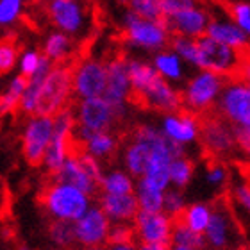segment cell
<instances>
[{
	"label": "cell",
	"instance_id": "cell-20",
	"mask_svg": "<svg viewBox=\"0 0 250 250\" xmlns=\"http://www.w3.org/2000/svg\"><path fill=\"white\" fill-rule=\"evenodd\" d=\"M163 130L168 138H172L179 143L193 141L198 136V115L183 107L177 115L165 118Z\"/></svg>",
	"mask_w": 250,
	"mask_h": 250
},
{
	"label": "cell",
	"instance_id": "cell-37",
	"mask_svg": "<svg viewBox=\"0 0 250 250\" xmlns=\"http://www.w3.org/2000/svg\"><path fill=\"white\" fill-rule=\"evenodd\" d=\"M193 173V163L186 157H175L172 161V167H170V179L172 183L179 188H184L189 179H191Z\"/></svg>",
	"mask_w": 250,
	"mask_h": 250
},
{
	"label": "cell",
	"instance_id": "cell-5",
	"mask_svg": "<svg viewBox=\"0 0 250 250\" xmlns=\"http://www.w3.org/2000/svg\"><path fill=\"white\" fill-rule=\"evenodd\" d=\"M227 77L218 75L209 70H198L189 81L183 91V107L191 111L195 115H200L204 111L211 109V105L216 102L222 89L225 86Z\"/></svg>",
	"mask_w": 250,
	"mask_h": 250
},
{
	"label": "cell",
	"instance_id": "cell-18",
	"mask_svg": "<svg viewBox=\"0 0 250 250\" xmlns=\"http://www.w3.org/2000/svg\"><path fill=\"white\" fill-rule=\"evenodd\" d=\"M208 36H211L216 42L224 43L227 47H232L240 52L250 50V36L245 31H241L230 18H220L213 16L208 27Z\"/></svg>",
	"mask_w": 250,
	"mask_h": 250
},
{
	"label": "cell",
	"instance_id": "cell-41",
	"mask_svg": "<svg viewBox=\"0 0 250 250\" xmlns=\"http://www.w3.org/2000/svg\"><path fill=\"white\" fill-rule=\"evenodd\" d=\"M42 59L43 56L36 52V50H25V52H21L20 56V73L21 75H25V77H31L36 73V70L40 68L42 64Z\"/></svg>",
	"mask_w": 250,
	"mask_h": 250
},
{
	"label": "cell",
	"instance_id": "cell-47",
	"mask_svg": "<svg viewBox=\"0 0 250 250\" xmlns=\"http://www.w3.org/2000/svg\"><path fill=\"white\" fill-rule=\"evenodd\" d=\"M238 77H241L243 81L250 83V50H249V52H245V56H243V61H241Z\"/></svg>",
	"mask_w": 250,
	"mask_h": 250
},
{
	"label": "cell",
	"instance_id": "cell-17",
	"mask_svg": "<svg viewBox=\"0 0 250 250\" xmlns=\"http://www.w3.org/2000/svg\"><path fill=\"white\" fill-rule=\"evenodd\" d=\"M48 16L59 31L79 34L86 23V13L81 0H48Z\"/></svg>",
	"mask_w": 250,
	"mask_h": 250
},
{
	"label": "cell",
	"instance_id": "cell-19",
	"mask_svg": "<svg viewBox=\"0 0 250 250\" xmlns=\"http://www.w3.org/2000/svg\"><path fill=\"white\" fill-rule=\"evenodd\" d=\"M100 208L104 209V213L109 216V220L118 222V224L134 220L136 214L140 213V202L134 193H127V195L104 193L100 197Z\"/></svg>",
	"mask_w": 250,
	"mask_h": 250
},
{
	"label": "cell",
	"instance_id": "cell-34",
	"mask_svg": "<svg viewBox=\"0 0 250 250\" xmlns=\"http://www.w3.org/2000/svg\"><path fill=\"white\" fill-rule=\"evenodd\" d=\"M125 7L141 18L148 20H165L161 0H125Z\"/></svg>",
	"mask_w": 250,
	"mask_h": 250
},
{
	"label": "cell",
	"instance_id": "cell-23",
	"mask_svg": "<svg viewBox=\"0 0 250 250\" xmlns=\"http://www.w3.org/2000/svg\"><path fill=\"white\" fill-rule=\"evenodd\" d=\"M129 75H130V91L129 102L136 97H140L148 86H150L157 77L159 72L156 70V66L152 62L141 61V59H129Z\"/></svg>",
	"mask_w": 250,
	"mask_h": 250
},
{
	"label": "cell",
	"instance_id": "cell-32",
	"mask_svg": "<svg viewBox=\"0 0 250 250\" xmlns=\"http://www.w3.org/2000/svg\"><path fill=\"white\" fill-rule=\"evenodd\" d=\"M48 234L50 240L59 245L61 249H68L77 241L75 236V222H68V220H54L48 225Z\"/></svg>",
	"mask_w": 250,
	"mask_h": 250
},
{
	"label": "cell",
	"instance_id": "cell-52",
	"mask_svg": "<svg viewBox=\"0 0 250 250\" xmlns=\"http://www.w3.org/2000/svg\"><path fill=\"white\" fill-rule=\"evenodd\" d=\"M20 250H31V249H29V247H21Z\"/></svg>",
	"mask_w": 250,
	"mask_h": 250
},
{
	"label": "cell",
	"instance_id": "cell-1",
	"mask_svg": "<svg viewBox=\"0 0 250 250\" xmlns=\"http://www.w3.org/2000/svg\"><path fill=\"white\" fill-rule=\"evenodd\" d=\"M40 202L54 220L77 222L89 209V195L72 184L52 181L42 189Z\"/></svg>",
	"mask_w": 250,
	"mask_h": 250
},
{
	"label": "cell",
	"instance_id": "cell-4",
	"mask_svg": "<svg viewBox=\"0 0 250 250\" xmlns=\"http://www.w3.org/2000/svg\"><path fill=\"white\" fill-rule=\"evenodd\" d=\"M198 43V70H209L224 77H234L240 72L241 61L245 52H240L232 47L216 42L211 36H202L197 40Z\"/></svg>",
	"mask_w": 250,
	"mask_h": 250
},
{
	"label": "cell",
	"instance_id": "cell-39",
	"mask_svg": "<svg viewBox=\"0 0 250 250\" xmlns=\"http://www.w3.org/2000/svg\"><path fill=\"white\" fill-rule=\"evenodd\" d=\"M25 0H0V25H11L23 11Z\"/></svg>",
	"mask_w": 250,
	"mask_h": 250
},
{
	"label": "cell",
	"instance_id": "cell-42",
	"mask_svg": "<svg viewBox=\"0 0 250 250\" xmlns=\"http://www.w3.org/2000/svg\"><path fill=\"white\" fill-rule=\"evenodd\" d=\"M161 5L165 18H170V16L177 15L181 11L197 7V5H200V2L198 0H161Z\"/></svg>",
	"mask_w": 250,
	"mask_h": 250
},
{
	"label": "cell",
	"instance_id": "cell-38",
	"mask_svg": "<svg viewBox=\"0 0 250 250\" xmlns=\"http://www.w3.org/2000/svg\"><path fill=\"white\" fill-rule=\"evenodd\" d=\"M229 18L245 31L250 36V2L249 0H236L229 5Z\"/></svg>",
	"mask_w": 250,
	"mask_h": 250
},
{
	"label": "cell",
	"instance_id": "cell-12",
	"mask_svg": "<svg viewBox=\"0 0 250 250\" xmlns=\"http://www.w3.org/2000/svg\"><path fill=\"white\" fill-rule=\"evenodd\" d=\"M132 104L143 109H156L165 111V113H179L183 109V93H179L172 88L165 77H159L148 86V88L136 99L130 100Z\"/></svg>",
	"mask_w": 250,
	"mask_h": 250
},
{
	"label": "cell",
	"instance_id": "cell-36",
	"mask_svg": "<svg viewBox=\"0 0 250 250\" xmlns=\"http://www.w3.org/2000/svg\"><path fill=\"white\" fill-rule=\"evenodd\" d=\"M18 59V45L13 38H5L0 42V77L9 73L15 68Z\"/></svg>",
	"mask_w": 250,
	"mask_h": 250
},
{
	"label": "cell",
	"instance_id": "cell-48",
	"mask_svg": "<svg viewBox=\"0 0 250 250\" xmlns=\"http://www.w3.org/2000/svg\"><path fill=\"white\" fill-rule=\"evenodd\" d=\"M105 250H138L134 247V241L132 243H116V245H109Z\"/></svg>",
	"mask_w": 250,
	"mask_h": 250
},
{
	"label": "cell",
	"instance_id": "cell-44",
	"mask_svg": "<svg viewBox=\"0 0 250 250\" xmlns=\"http://www.w3.org/2000/svg\"><path fill=\"white\" fill-rule=\"evenodd\" d=\"M234 197H236V200H238V202H240L241 206H243V208L250 213V183L236 186Z\"/></svg>",
	"mask_w": 250,
	"mask_h": 250
},
{
	"label": "cell",
	"instance_id": "cell-50",
	"mask_svg": "<svg viewBox=\"0 0 250 250\" xmlns=\"http://www.w3.org/2000/svg\"><path fill=\"white\" fill-rule=\"evenodd\" d=\"M81 250H104L102 247H83Z\"/></svg>",
	"mask_w": 250,
	"mask_h": 250
},
{
	"label": "cell",
	"instance_id": "cell-49",
	"mask_svg": "<svg viewBox=\"0 0 250 250\" xmlns=\"http://www.w3.org/2000/svg\"><path fill=\"white\" fill-rule=\"evenodd\" d=\"M140 250H170L168 245H159V243H143Z\"/></svg>",
	"mask_w": 250,
	"mask_h": 250
},
{
	"label": "cell",
	"instance_id": "cell-53",
	"mask_svg": "<svg viewBox=\"0 0 250 250\" xmlns=\"http://www.w3.org/2000/svg\"><path fill=\"white\" fill-rule=\"evenodd\" d=\"M56 250H64V249H56Z\"/></svg>",
	"mask_w": 250,
	"mask_h": 250
},
{
	"label": "cell",
	"instance_id": "cell-21",
	"mask_svg": "<svg viewBox=\"0 0 250 250\" xmlns=\"http://www.w3.org/2000/svg\"><path fill=\"white\" fill-rule=\"evenodd\" d=\"M50 177H52V181H58V183L72 184V186L83 189L88 195H95L100 186L99 183H95L93 179L86 173V170H84L83 165L79 163V159L75 156L68 157L66 161H64V165L61 167V170L56 172L54 175H50Z\"/></svg>",
	"mask_w": 250,
	"mask_h": 250
},
{
	"label": "cell",
	"instance_id": "cell-31",
	"mask_svg": "<svg viewBox=\"0 0 250 250\" xmlns=\"http://www.w3.org/2000/svg\"><path fill=\"white\" fill-rule=\"evenodd\" d=\"M172 241L177 247H191L198 250L206 247V238L179 220H172Z\"/></svg>",
	"mask_w": 250,
	"mask_h": 250
},
{
	"label": "cell",
	"instance_id": "cell-22",
	"mask_svg": "<svg viewBox=\"0 0 250 250\" xmlns=\"http://www.w3.org/2000/svg\"><path fill=\"white\" fill-rule=\"evenodd\" d=\"M50 70H52V61L47 56H43L42 64L36 70V73L31 75V77H27L29 81H27L25 93L21 97V104H20V111H23L25 115H36L40 93H42L43 83H45L47 75L50 73Z\"/></svg>",
	"mask_w": 250,
	"mask_h": 250
},
{
	"label": "cell",
	"instance_id": "cell-9",
	"mask_svg": "<svg viewBox=\"0 0 250 250\" xmlns=\"http://www.w3.org/2000/svg\"><path fill=\"white\" fill-rule=\"evenodd\" d=\"M54 136V116L34 115L23 130V157L31 167H40Z\"/></svg>",
	"mask_w": 250,
	"mask_h": 250
},
{
	"label": "cell",
	"instance_id": "cell-13",
	"mask_svg": "<svg viewBox=\"0 0 250 250\" xmlns=\"http://www.w3.org/2000/svg\"><path fill=\"white\" fill-rule=\"evenodd\" d=\"M109 230V216L104 213V209L97 206L89 208L75 222L77 243H81L83 247H100L102 243H107Z\"/></svg>",
	"mask_w": 250,
	"mask_h": 250
},
{
	"label": "cell",
	"instance_id": "cell-14",
	"mask_svg": "<svg viewBox=\"0 0 250 250\" xmlns=\"http://www.w3.org/2000/svg\"><path fill=\"white\" fill-rule=\"evenodd\" d=\"M136 236L143 243H159V245H168L172 241V218L168 214L154 213V211H143L134 218Z\"/></svg>",
	"mask_w": 250,
	"mask_h": 250
},
{
	"label": "cell",
	"instance_id": "cell-35",
	"mask_svg": "<svg viewBox=\"0 0 250 250\" xmlns=\"http://www.w3.org/2000/svg\"><path fill=\"white\" fill-rule=\"evenodd\" d=\"M100 188L104 189V193H111V195H127L134 191L132 179L124 172H111L104 175Z\"/></svg>",
	"mask_w": 250,
	"mask_h": 250
},
{
	"label": "cell",
	"instance_id": "cell-45",
	"mask_svg": "<svg viewBox=\"0 0 250 250\" xmlns=\"http://www.w3.org/2000/svg\"><path fill=\"white\" fill-rule=\"evenodd\" d=\"M236 141L247 154H250V127H236Z\"/></svg>",
	"mask_w": 250,
	"mask_h": 250
},
{
	"label": "cell",
	"instance_id": "cell-51",
	"mask_svg": "<svg viewBox=\"0 0 250 250\" xmlns=\"http://www.w3.org/2000/svg\"><path fill=\"white\" fill-rule=\"evenodd\" d=\"M173 250H198V249H191V247H175Z\"/></svg>",
	"mask_w": 250,
	"mask_h": 250
},
{
	"label": "cell",
	"instance_id": "cell-30",
	"mask_svg": "<svg viewBox=\"0 0 250 250\" xmlns=\"http://www.w3.org/2000/svg\"><path fill=\"white\" fill-rule=\"evenodd\" d=\"M84 150L89 152L91 156L99 157H109L116 150V138L111 134L109 130L105 132H93L88 140L83 141Z\"/></svg>",
	"mask_w": 250,
	"mask_h": 250
},
{
	"label": "cell",
	"instance_id": "cell-46",
	"mask_svg": "<svg viewBox=\"0 0 250 250\" xmlns=\"http://www.w3.org/2000/svg\"><path fill=\"white\" fill-rule=\"evenodd\" d=\"M208 179L213 184H222L225 181V168L222 165H213V167L209 168Z\"/></svg>",
	"mask_w": 250,
	"mask_h": 250
},
{
	"label": "cell",
	"instance_id": "cell-2",
	"mask_svg": "<svg viewBox=\"0 0 250 250\" xmlns=\"http://www.w3.org/2000/svg\"><path fill=\"white\" fill-rule=\"evenodd\" d=\"M125 42L130 47L146 50V52H159L170 47L172 32L168 29L167 20H148L141 18L132 11H125L122 16Z\"/></svg>",
	"mask_w": 250,
	"mask_h": 250
},
{
	"label": "cell",
	"instance_id": "cell-10",
	"mask_svg": "<svg viewBox=\"0 0 250 250\" xmlns=\"http://www.w3.org/2000/svg\"><path fill=\"white\" fill-rule=\"evenodd\" d=\"M107 86V62L83 59L73 66V93L79 99L102 97Z\"/></svg>",
	"mask_w": 250,
	"mask_h": 250
},
{
	"label": "cell",
	"instance_id": "cell-3",
	"mask_svg": "<svg viewBox=\"0 0 250 250\" xmlns=\"http://www.w3.org/2000/svg\"><path fill=\"white\" fill-rule=\"evenodd\" d=\"M73 93V64L68 61L58 62L43 83L36 115L56 116L59 111L70 105V95Z\"/></svg>",
	"mask_w": 250,
	"mask_h": 250
},
{
	"label": "cell",
	"instance_id": "cell-7",
	"mask_svg": "<svg viewBox=\"0 0 250 250\" xmlns=\"http://www.w3.org/2000/svg\"><path fill=\"white\" fill-rule=\"evenodd\" d=\"M118 120L113 105L104 97L95 99H83L77 107V127L75 136L77 140L84 141L93 132H105L111 129V125Z\"/></svg>",
	"mask_w": 250,
	"mask_h": 250
},
{
	"label": "cell",
	"instance_id": "cell-8",
	"mask_svg": "<svg viewBox=\"0 0 250 250\" xmlns=\"http://www.w3.org/2000/svg\"><path fill=\"white\" fill-rule=\"evenodd\" d=\"M227 118L218 111L208 109L198 115V134L202 136L204 148L208 154H225L229 152L236 141V129L229 127Z\"/></svg>",
	"mask_w": 250,
	"mask_h": 250
},
{
	"label": "cell",
	"instance_id": "cell-15",
	"mask_svg": "<svg viewBox=\"0 0 250 250\" xmlns=\"http://www.w3.org/2000/svg\"><path fill=\"white\" fill-rule=\"evenodd\" d=\"M227 209L229 206H225V198L214 202L213 214L206 229V247L209 250H229L232 247L234 225Z\"/></svg>",
	"mask_w": 250,
	"mask_h": 250
},
{
	"label": "cell",
	"instance_id": "cell-28",
	"mask_svg": "<svg viewBox=\"0 0 250 250\" xmlns=\"http://www.w3.org/2000/svg\"><path fill=\"white\" fill-rule=\"evenodd\" d=\"M27 81L29 79L25 75H16L13 81L9 83V86L5 88L4 93H0V116L15 113L21 104V97L25 93Z\"/></svg>",
	"mask_w": 250,
	"mask_h": 250
},
{
	"label": "cell",
	"instance_id": "cell-6",
	"mask_svg": "<svg viewBox=\"0 0 250 250\" xmlns=\"http://www.w3.org/2000/svg\"><path fill=\"white\" fill-rule=\"evenodd\" d=\"M218 113L238 127H250V84L241 77H227L220 93Z\"/></svg>",
	"mask_w": 250,
	"mask_h": 250
},
{
	"label": "cell",
	"instance_id": "cell-11",
	"mask_svg": "<svg viewBox=\"0 0 250 250\" xmlns=\"http://www.w3.org/2000/svg\"><path fill=\"white\" fill-rule=\"evenodd\" d=\"M130 91V75H129V59L124 56L107 61V86H105L104 97L115 109L118 120L125 115V102H129Z\"/></svg>",
	"mask_w": 250,
	"mask_h": 250
},
{
	"label": "cell",
	"instance_id": "cell-54",
	"mask_svg": "<svg viewBox=\"0 0 250 250\" xmlns=\"http://www.w3.org/2000/svg\"><path fill=\"white\" fill-rule=\"evenodd\" d=\"M249 84H250V83H249Z\"/></svg>",
	"mask_w": 250,
	"mask_h": 250
},
{
	"label": "cell",
	"instance_id": "cell-24",
	"mask_svg": "<svg viewBox=\"0 0 250 250\" xmlns=\"http://www.w3.org/2000/svg\"><path fill=\"white\" fill-rule=\"evenodd\" d=\"M152 64L167 81H181L184 77V61L170 47L156 52Z\"/></svg>",
	"mask_w": 250,
	"mask_h": 250
},
{
	"label": "cell",
	"instance_id": "cell-40",
	"mask_svg": "<svg viewBox=\"0 0 250 250\" xmlns=\"http://www.w3.org/2000/svg\"><path fill=\"white\" fill-rule=\"evenodd\" d=\"M136 236V229L132 225H127L125 222L116 224L111 227L109 236H107V245H116V243H132Z\"/></svg>",
	"mask_w": 250,
	"mask_h": 250
},
{
	"label": "cell",
	"instance_id": "cell-43",
	"mask_svg": "<svg viewBox=\"0 0 250 250\" xmlns=\"http://www.w3.org/2000/svg\"><path fill=\"white\" fill-rule=\"evenodd\" d=\"M184 209V200H183V195L181 191L177 189H172V191H167L165 193V211L168 213V216L172 218L173 214L181 213Z\"/></svg>",
	"mask_w": 250,
	"mask_h": 250
},
{
	"label": "cell",
	"instance_id": "cell-29",
	"mask_svg": "<svg viewBox=\"0 0 250 250\" xmlns=\"http://www.w3.org/2000/svg\"><path fill=\"white\" fill-rule=\"evenodd\" d=\"M72 50V42H70V34L66 32H52L50 36L45 40L43 45V56H47L52 62H64L70 56Z\"/></svg>",
	"mask_w": 250,
	"mask_h": 250
},
{
	"label": "cell",
	"instance_id": "cell-26",
	"mask_svg": "<svg viewBox=\"0 0 250 250\" xmlns=\"http://www.w3.org/2000/svg\"><path fill=\"white\" fill-rule=\"evenodd\" d=\"M211 214H213V209L209 208L208 204H193L189 208L183 209L181 213L173 214L172 220L184 222L188 227H191L193 230H197V232L202 234V232H206V229H208Z\"/></svg>",
	"mask_w": 250,
	"mask_h": 250
},
{
	"label": "cell",
	"instance_id": "cell-27",
	"mask_svg": "<svg viewBox=\"0 0 250 250\" xmlns=\"http://www.w3.org/2000/svg\"><path fill=\"white\" fill-rule=\"evenodd\" d=\"M138 202H140V209L143 211H154V213H159L165 209V191L159 189L157 186L146 181L145 177L140 179L138 183Z\"/></svg>",
	"mask_w": 250,
	"mask_h": 250
},
{
	"label": "cell",
	"instance_id": "cell-33",
	"mask_svg": "<svg viewBox=\"0 0 250 250\" xmlns=\"http://www.w3.org/2000/svg\"><path fill=\"white\" fill-rule=\"evenodd\" d=\"M170 48L177 54L179 58L184 62L191 64L197 68V59H198V43L195 38H186V36H172L170 40Z\"/></svg>",
	"mask_w": 250,
	"mask_h": 250
},
{
	"label": "cell",
	"instance_id": "cell-16",
	"mask_svg": "<svg viewBox=\"0 0 250 250\" xmlns=\"http://www.w3.org/2000/svg\"><path fill=\"white\" fill-rule=\"evenodd\" d=\"M213 16L209 15L208 9H204L202 5L191 7V9L181 11L177 15L165 18L168 23V29L172 32V36H186V38H198L206 36Z\"/></svg>",
	"mask_w": 250,
	"mask_h": 250
},
{
	"label": "cell",
	"instance_id": "cell-25",
	"mask_svg": "<svg viewBox=\"0 0 250 250\" xmlns=\"http://www.w3.org/2000/svg\"><path fill=\"white\" fill-rule=\"evenodd\" d=\"M150 156H152L150 145L134 140L127 146V150H125V165H127V168H129V172L132 175L143 177L146 167H148V161H150Z\"/></svg>",
	"mask_w": 250,
	"mask_h": 250
}]
</instances>
